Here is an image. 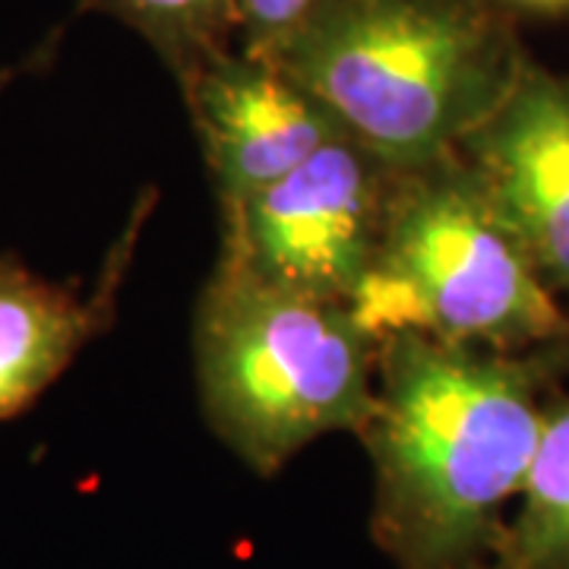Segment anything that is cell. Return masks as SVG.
<instances>
[{"label":"cell","mask_w":569,"mask_h":569,"mask_svg":"<svg viewBox=\"0 0 569 569\" xmlns=\"http://www.w3.org/2000/svg\"><path fill=\"white\" fill-rule=\"evenodd\" d=\"M569 380V346L535 351L389 332L377 406L361 430L373 462L370 535L396 569H500L545 408Z\"/></svg>","instance_id":"obj_1"},{"label":"cell","mask_w":569,"mask_h":569,"mask_svg":"<svg viewBox=\"0 0 569 569\" xmlns=\"http://www.w3.org/2000/svg\"><path fill=\"white\" fill-rule=\"evenodd\" d=\"M392 168L456 152L529 51L497 0H320L269 58Z\"/></svg>","instance_id":"obj_2"},{"label":"cell","mask_w":569,"mask_h":569,"mask_svg":"<svg viewBox=\"0 0 569 569\" xmlns=\"http://www.w3.org/2000/svg\"><path fill=\"white\" fill-rule=\"evenodd\" d=\"M377 348L351 307L219 260L193 323L206 425L247 468L279 475L323 433L361 437L377 406Z\"/></svg>","instance_id":"obj_3"},{"label":"cell","mask_w":569,"mask_h":569,"mask_svg":"<svg viewBox=\"0 0 569 569\" xmlns=\"http://www.w3.org/2000/svg\"><path fill=\"white\" fill-rule=\"evenodd\" d=\"M351 313L377 339L408 329L490 351L569 346V310L459 152L399 168Z\"/></svg>","instance_id":"obj_4"},{"label":"cell","mask_w":569,"mask_h":569,"mask_svg":"<svg viewBox=\"0 0 569 569\" xmlns=\"http://www.w3.org/2000/svg\"><path fill=\"white\" fill-rule=\"evenodd\" d=\"M396 174L399 168L342 133L224 219L219 260L295 295L351 307L383 238Z\"/></svg>","instance_id":"obj_5"},{"label":"cell","mask_w":569,"mask_h":569,"mask_svg":"<svg viewBox=\"0 0 569 569\" xmlns=\"http://www.w3.org/2000/svg\"><path fill=\"white\" fill-rule=\"evenodd\" d=\"M181 96L222 222L346 133L329 108L279 63L244 54L238 44L203 63L183 82Z\"/></svg>","instance_id":"obj_6"},{"label":"cell","mask_w":569,"mask_h":569,"mask_svg":"<svg viewBox=\"0 0 569 569\" xmlns=\"http://www.w3.org/2000/svg\"><path fill=\"white\" fill-rule=\"evenodd\" d=\"M456 152L569 310V73H553L529 54L507 99Z\"/></svg>","instance_id":"obj_7"},{"label":"cell","mask_w":569,"mask_h":569,"mask_svg":"<svg viewBox=\"0 0 569 569\" xmlns=\"http://www.w3.org/2000/svg\"><path fill=\"white\" fill-rule=\"evenodd\" d=\"M152 209L156 190L146 187L123 231L108 247L89 295L77 282L41 279L10 253L0 257V421L32 406L82 348L114 326L123 282Z\"/></svg>","instance_id":"obj_8"},{"label":"cell","mask_w":569,"mask_h":569,"mask_svg":"<svg viewBox=\"0 0 569 569\" xmlns=\"http://www.w3.org/2000/svg\"><path fill=\"white\" fill-rule=\"evenodd\" d=\"M500 569H569V389H557L526 488L512 509Z\"/></svg>","instance_id":"obj_9"},{"label":"cell","mask_w":569,"mask_h":569,"mask_svg":"<svg viewBox=\"0 0 569 569\" xmlns=\"http://www.w3.org/2000/svg\"><path fill=\"white\" fill-rule=\"evenodd\" d=\"M80 13H102L133 29L178 86L234 48L231 0H77Z\"/></svg>","instance_id":"obj_10"},{"label":"cell","mask_w":569,"mask_h":569,"mask_svg":"<svg viewBox=\"0 0 569 569\" xmlns=\"http://www.w3.org/2000/svg\"><path fill=\"white\" fill-rule=\"evenodd\" d=\"M320 0H231L234 44L253 58H272Z\"/></svg>","instance_id":"obj_11"},{"label":"cell","mask_w":569,"mask_h":569,"mask_svg":"<svg viewBox=\"0 0 569 569\" xmlns=\"http://www.w3.org/2000/svg\"><path fill=\"white\" fill-rule=\"evenodd\" d=\"M503 3L509 13L522 10V13H541V17H557V13H569V0H497Z\"/></svg>","instance_id":"obj_12"}]
</instances>
